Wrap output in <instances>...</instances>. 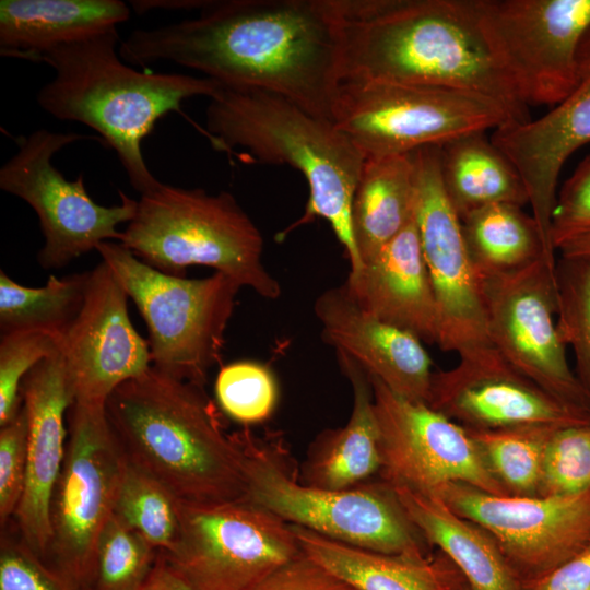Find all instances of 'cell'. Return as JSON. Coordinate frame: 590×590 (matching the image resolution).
<instances>
[{
  "label": "cell",
  "mask_w": 590,
  "mask_h": 590,
  "mask_svg": "<svg viewBox=\"0 0 590 590\" xmlns=\"http://www.w3.org/2000/svg\"><path fill=\"white\" fill-rule=\"evenodd\" d=\"M119 56L133 66L169 61L226 86L278 94L332 121L342 83L331 0H205L198 17L134 30Z\"/></svg>",
  "instance_id": "cell-1"
},
{
  "label": "cell",
  "mask_w": 590,
  "mask_h": 590,
  "mask_svg": "<svg viewBox=\"0 0 590 590\" xmlns=\"http://www.w3.org/2000/svg\"><path fill=\"white\" fill-rule=\"evenodd\" d=\"M331 3L340 27L342 83L385 81L459 90L497 103L508 123L532 119L486 33L479 0Z\"/></svg>",
  "instance_id": "cell-2"
},
{
  "label": "cell",
  "mask_w": 590,
  "mask_h": 590,
  "mask_svg": "<svg viewBox=\"0 0 590 590\" xmlns=\"http://www.w3.org/2000/svg\"><path fill=\"white\" fill-rule=\"evenodd\" d=\"M106 417L126 460L181 504L245 499V450L229 434L204 386L154 366L118 386Z\"/></svg>",
  "instance_id": "cell-3"
},
{
  "label": "cell",
  "mask_w": 590,
  "mask_h": 590,
  "mask_svg": "<svg viewBox=\"0 0 590 590\" xmlns=\"http://www.w3.org/2000/svg\"><path fill=\"white\" fill-rule=\"evenodd\" d=\"M118 40L114 27L43 54L38 62L50 66L55 78L36 99L56 119L95 130L115 150L131 186L142 194L161 184L142 155L144 138L163 116L180 113L185 99L211 98L222 84L206 76L138 71L122 62Z\"/></svg>",
  "instance_id": "cell-4"
},
{
  "label": "cell",
  "mask_w": 590,
  "mask_h": 590,
  "mask_svg": "<svg viewBox=\"0 0 590 590\" xmlns=\"http://www.w3.org/2000/svg\"><path fill=\"white\" fill-rule=\"evenodd\" d=\"M206 135L216 149L240 146L258 162L285 164L305 177L309 197L303 215L275 238L316 217L329 222L344 247L351 271L357 255L351 210L365 156L335 123L267 91L223 85L206 108Z\"/></svg>",
  "instance_id": "cell-5"
},
{
  "label": "cell",
  "mask_w": 590,
  "mask_h": 590,
  "mask_svg": "<svg viewBox=\"0 0 590 590\" xmlns=\"http://www.w3.org/2000/svg\"><path fill=\"white\" fill-rule=\"evenodd\" d=\"M120 243L166 274L185 276L188 267L204 266L263 298L281 295L279 281L262 260L260 231L225 191L210 194L161 182L141 194Z\"/></svg>",
  "instance_id": "cell-6"
},
{
  "label": "cell",
  "mask_w": 590,
  "mask_h": 590,
  "mask_svg": "<svg viewBox=\"0 0 590 590\" xmlns=\"http://www.w3.org/2000/svg\"><path fill=\"white\" fill-rule=\"evenodd\" d=\"M245 450V499L290 524L385 554L427 556L426 541L382 481L345 489L308 486L280 442L239 432Z\"/></svg>",
  "instance_id": "cell-7"
},
{
  "label": "cell",
  "mask_w": 590,
  "mask_h": 590,
  "mask_svg": "<svg viewBox=\"0 0 590 590\" xmlns=\"http://www.w3.org/2000/svg\"><path fill=\"white\" fill-rule=\"evenodd\" d=\"M96 250L146 323L152 366L205 386L209 370L221 359L241 286L221 272L202 279L166 274L121 243L102 241Z\"/></svg>",
  "instance_id": "cell-8"
},
{
  "label": "cell",
  "mask_w": 590,
  "mask_h": 590,
  "mask_svg": "<svg viewBox=\"0 0 590 590\" xmlns=\"http://www.w3.org/2000/svg\"><path fill=\"white\" fill-rule=\"evenodd\" d=\"M333 122L365 160L411 154L509 122L484 96L446 87L385 81L344 82Z\"/></svg>",
  "instance_id": "cell-9"
},
{
  "label": "cell",
  "mask_w": 590,
  "mask_h": 590,
  "mask_svg": "<svg viewBox=\"0 0 590 590\" xmlns=\"http://www.w3.org/2000/svg\"><path fill=\"white\" fill-rule=\"evenodd\" d=\"M68 440L51 505V540L42 560L72 588L92 590L97 541L114 515L127 460L105 410L71 405Z\"/></svg>",
  "instance_id": "cell-10"
},
{
  "label": "cell",
  "mask_w": 590,
  "mask_h": 590,
  "mask_svg": "<svg viewBox=\"0 0 590 590\" xmlns=\"http://www.w3.org/2000/svg\"><path fill=\"white\" fill-rule=\"evenodd\" d=\"M168 565L194 590H253L304 553L290 523L246 499L179 505Z\"/></svg>",
  "instance_id": "cell-11"
},
{
  "label": "cell",
  "mask_w": 590,
  "mask_h": 590,
  "mask_svg": "<svg viewBox=\"0 0 590 590\" xmlns=\"http://www.w3.org/2000/svg\"><path fill=\"white\" fill-rule=\"evenodd\" d=\"M85 138L90 139L38 129L16 140L17 152L0 168L1 190L24 200L38 217L45 244L37 261L45 270L60 269L102 241L120 240L118 225L135 214L138 201L122 191L119 204H97L86 191L83 174L68 180L52 165L56 153Z\"/></svg>",
  "instance_id": "cell-12"
},
{
  "label": "cell",
  "mask_w": 590,
  "mask_h": 590,
  "mask_svg": "<svg viewBox=\"0 0 590 590\" xmlns=\"http://www.w3.org/2000/svg\"><path fill=\"white\" fill-rule=\"evenodd\" d=\"M492 346L517 371L556 399L590 411L557 328L556 263L542 258L483 281Z\"/></svg>",
  "instance_id": "cell-13"
},
{
  "label": "cell",
  "mask_w": 590,
  "mask_h": 590,
  "mask_svg": "<svg viewBox=\"0 0 590 590\" xmlns=\"http://www.w3.org/2000/svg\"><path fill=\"white\" fill-rule=\"evenodd\" d=\"M369 378L379 435L380 481L426 493L463 483L488 494L508 495L465 427Z\"/></svg>",
  "instance_id": "cell-14"
},
{
  "label": "cell",
  "mask_w": 590,
  "mask_h": 590,
  "mask_svg": "<svg viewBox=\"0 0 590 590\" xmlns=\"http://www.w3.org/2000/svg\"><path fill=\"white\" fill-rule=\"evenodd\" d=\"M415 164L414 216L438 310V346L459 358L492 349L483 281L469 256L461 220L445 192L439 146L412 153Z\"/></svg>",
  "instance_id": "cell-15"
},
{
  "label": "cell",
  "mask_w": 590,
  "mask_h": 590,
  "mask_svg": "<svg viewBox=\"0 0 590 590\" xmlns=\"http://www.w3.org/2000/svg\"><path fill=\"white\" fill-rule=\"evenodd\" d=\"M433 494L491 535L524 589L590 545V488L498 496L449 483Z\"/></svg>",
  "instance_id": "cell-16"
},
{
  "label": "cell",
  "mask_w": 590,
  "mask_h": 590,
  "mask_svg": "<svg viewBox=\"0 0 590 590\" xmlns=\"http://www.w3.org/2000/svg\"><path fill=\"white\" fill-rule=\"evenodd\" d=\"M486 33L528 106H555L577 84L590 0H479Z\"/></svg>",
  "instance_id": "cell-17"
},
{
  "label": "cell",
  "mask_w": 590,
  "mask_h": 590,
  "mask_svg": "<svg viewBox=\"0 0 590 590\" xmlns=\"http://www.w3.org/2000/svg\"><path fill=\"white\" fill-rule=\"evenodd\" d=\"M127 298L104 261L90 271L84 304L61 342L71 405L104 410L118 386L151 367L149 342L133 328Z\"/></svg>",
  "instance_id": "cell-18"
},
{
  "label": "cell",
  "mask_w": 590,
  "mask_h": 590,
  "mask_svg": "<svg viewBox=\"0 0 590 590\" xmlns=\"http://www.w3.org/2000/svg\"><path fill=\"white\" fill-rule=\"evenodd\" d=\"M427 404L472 429L590 422V411L556 399L512 368L494 347L434 373Z\"/></svg>",
  "instance_id": "cell-19"
},
{
  "label": "cell",
  "mask_w": 590,
  "mask_h": 590,
  "mask_svg": "<svg viewBox=\"0 0 590 590\" xmlns=\"http://www.w3.org/2000/svg\"><path fill=\"white\" fill-rule=\"evenodd\" d=\"M577 76L574 90L545 115L503 125L491 137L521 176L532 215L553 252L551 221L558 176L568 157L590 142V26L579 45Z\"/></svg>",
  "instance_id": "cell-20"
},
{
  "label": "cell",
  "mask_w": 590,
  "mask_h": 590,
  "mask_svg": "<svg viewBox=\"0 0 590 590\" xmlns=\"http://www.w3.org/2000/svg\"><path fill=\"white\" fill-rule=\"evenodd\" d=\"M20 394L28 420L27 469L14 528L43 560L51 540L50 505L66 456V417L73 402L62 355L36 365L23 379Z\"/></svg>",
  "instance_id": "cell-21"
},
{
  "label": "cell",
  "mask_w": 590,
  "mask_h": 590,
  "mask_svg": "<svg viewBox=\"0 0 590 590\" xmlns=\"http://www.w3.org/2000/svg\"><path fill=\"white\" fill-rule=\"evenodd\" d=\"M314 311L322 340L337 354L354 361L394 393L428 403L433 362L418 338L363 310L343 284L322 292Z\"/></svg>",
  "instance_id": "cell-22"
},
{
  "label": "cell",
  "mask_w": 590,
  "mask_h": 590,
  "mask_svg": "<svg viewBox=\"0 0 590 590\" xmlns=\"http://www.w3.org/2000/svg\"><path fill=\"white\" fill-rule=\"evenodd\" d=\"M343 285L363 310L423 343L438 344L437 304L415 216Z\"/></svg>",
  "instance_id": "cell-23"
},
{
  "label": "cell",
  "mask_w": 590,
  "mask_h": 590,
  "mask_svg": "<svg viewBox=\"0 0 590 590\" xmlns=\"http://www.w3.org/2000/svg\"><path fill=\"white\" fill-rule=\"evenodd\" d=\"M388 486L426 543L440 550L472 590H526L495 541L480 526L433 493Z\"/></svg>",
  "instance_id": "cell-24"
},
{
  "label": "cell",
  "mask_w": 590,
  "mask_h": 590,
  "mask_svg": "<svg viewBox=\"0 0 590 590\" xmlns=\"http://www.w3.org/2000/svg\"><path fill=\"white\" fill-rule=\"evenodd\" d=\"M130 17L120 0H1L0 54L38 62L61 45L106 32Z\"/></svg>",
  "instance_id": "cell-25"
},
{
  "label": "cell",
  "mask_w": 590,
  "mask_h": 590,
  "mask_svg": "<svg viewBox=\"0 0 590 590\" xmlns=\"http://www.w3.org/2000/svg\"><path fill=\"white\" fill-rule=\"evenodd\" d=\"M353 392L347 424L322 432L310 446L299 481L308 486L345 489L357 486L380 470L379 435L371 382L351 358L337 354Z\"/></svg>",
  "instance_id": "cell-26"
},
{
  "label": "cell",
  "mask_w": 590,
  "mask_h": 590,
  "mask_svg": "<svg viewBox=\"0 0 590 590\" xmlns=\"http://www.w3.org/2000/svg\"><path fill=\"white\" fill-rule=\"evenodd\" d=\"M291 527L308 558L357 590H457L464 581L445 556L385 554Z\"/></svg>",
  "instance_id": "cell-27"
},
{
  "label": "cell",
  "mask_w": 590,
  "mask_h": 590,
  "mask_svg": "<svg viewBox=\"0 0 590 590\" xmlns=\"http://www.w3.org/2000/svg\"><path fill=\"white\" fill-rule=\"evenodd\" d=\"M415 164L413 154L365 161L352 210V233L364 264L414 217Z\"/></svg>",
  "instance_id": "cell-28"
},
{
  "label": "cell",
  "mask_w": 590,
  "mask_h": 590,
  "mask_svg": "<svg viewBox=\"0 0 590 590\" xmlns=\"http://www.w3.org/2000/svg\"><path fill=\"white\" fill-rule=\"evenodd\" d=\"M439 165L445 192L460 220L492 204L529 203L518 170L484 132L440 145Z\"/></svg>",
  "instance_id": "cell-29"
},
{
  "label": "cell",
  "mask_w": 590,
  "mask_h": 590,
  "mask_svg": "<svg viewBox=\"0 0 590 590\" xmlns=\"http://www.w3.org/2000/svg\"><path fill=\"white\" fill-rule=\"evenodd\" d=\"M465 246L482 281L544 258L556 263L532 214L511 203L492 204L461 219Z\"/></svg>",
  "instance_id": "cell-30"
},
{
  "label": "cell",
  "mask_w": 590,
  "mask_h": 590,
  "mask_svg": "<svg viewBox=\"0 0 590 590\" xmlns=\"http://www.w3.org/2000/svg\"><path fill=\"white\" fill-rule=\"evenodd\" d=\"M90 271L26 287L0 270V332L43 331L62 338L85 299Z\"/></svg>",
  "instance_id": "cell-31"
},
{
  "label": "cell",
  "mask_w": 590,
  "mask_h": 590,
  "mask_svg": "<svg viewBox=\"0 0 590 590\" xmlns=\"http://www.w3.org/2000/svg\"><path fill=\"white\" fill-rule=\"evenodd\" d=\"M555 428L467 429L508 495L534 496L541 482L545 447Z\"/></svg>",
  "instance_id": "cell-32"
},
{
  "label": "cell",
  "mask_w": 590,
  "mask_h": 590,
  "mask_svg": "<svg viewBox=\"0 0 590 590\" xmlns=\"http://www.w3.org/2000/svg\"><path fill=\"white\" fill-rule=\"evenodd\" d=\"M179 505L166 487L127 461L114 514L161 552L177 542Z\"/></svg>",
  "instance_id": "cell-33"
},
{
  "label": "cell",
  "mask_w": 590,
  "mask_h": 590,
  "mask_svg": "<svg viewBox=\"0 0 590 590\" xmlns=\"http://www.w3.org/2000/svg\"><path fill=\"white\" fill-rule=\"evenodd\" d=\"M557 328L590 399V256L557 257Z\"/></svg>",
  "instance_id": "cell-34"
},
{
  "label": "cell",
  "mask_w": 590,
  "mask_h": 590,
  "mask_svg": "<svg viewBox=\"0 0 590 590\" xmlns=\"http://www.w3.org/2000/svg\"><path fill=\"white\" fill-rule=\"evenodd\" d=\"M160 551L115 514L97 541L92 590H134L153 570Z\"/></svg>",
  "instance_id": "cell-35"
},
{
  "label": "cell",
  "mask_w": 590,
  "mask_h": 590,
  "mask_svg": "<svg viewBox=\"0 0 590 590\" xmlns=\"http://www.w3.org/2000/svg\"><path fill=\"white\" fill-rule=\"evenodd\" d=\"M215 394L226 415L243 424L267 420L278 402V384L270 368L252 361L222 366L215 381Z\"/></svg>",
  "instance_id": "cell-36"
},
{
  "label": "cell",
  "mask_w": 590,
  "mask_h": 590,
  "mask_svg": "<svg viewBox=\"0 0 590 590\" xmlns=\"http://www.w3.org/2000/svg\"><path fill=\"white\" fill-rule=\"evenodd\" d=\"M589 488L590 422L555 428L545 447L538 495H571Z\"/></svg>",
  "instance_id": "cell-37"
},
{
  "label": "cell",
  "mask_w": 590,
  "mask_h": 590,
  "mask_svg": "<svg viewBox=\"0 0 590 590\" xmlns=\"http://www.w3.org/2000/svg\"><path fill=\"white\" fill-rule=\"evenodd\" d=\"M62 338L43 331H16L0 339V426L19 411L21 385L40 362L61 354Z\"/></svg>",
  "instance_id": "cell-38"
},
{
  "label": "cell",
  "mask_w": 590,
  "mask_h": 590,
  "mask_svg": "<svg viewBox=\"0 0 590 590\" xmlns=\"http://www.w3.org/2000/svg\"><path fill=\"white\" fill-rule=\"evenodd\" d=\"M28 420L23 403L17 413L0 426V522L14 517L23 495L27 469Z\"/></svg>",
  "instance_id": "cell-39"
},
{
  "label": "cell",
  "mask_w": 590,
  "mask_h": 590,
  "mask_svg": "<svg viewBox=\"0 0 590 590\" xmlns=\"http://www.w3.org/2000/svg\"><path fill=\"white\" fill-rule=\"evenodd\" d=\"M0 590H85L72 588L51 573L24 543L16 529L2 530Z\"/></svg>",
  "instance_id": "cell-40"
},
{
  "label": "cell",
  "mask_w": 590,
  "mask_h": 590,
  "mask_svg": "<svg viewBox=\"0 0 590 590\" xmlns=\"http://www.w3.org/2000/svg\"><path fill=\"white\" fill-rule=\"evenodd\" d=\"M590 233V155L557 191L551 239L557 251L567 240Z\"/></svg>",
  "instance_id": "cell-41"
},
{
  "label": "cell",
  "mask_w": 590,
  "mask_h": 590,
  "mask_svg": "<svg viewBox=\"0 0 590 590\" xmlns=\"http://www.w3.org/2000/svg\"><path fill=\"white\" fill-rule=\"evenodd\" d=\"M253 590H357L305 554L285 564Z\"/></svg>",
  "instance_id": "cell-42"
},
{
  "label": "cell",
  "mask_w": 590,
  "mask_h": 590,
  "mask_svg": "<svg viewBox=\"0 0 590 590\" xmlns=\"http://www.w3.org/2000/svg\"><path fill=\"white\" fill-rule=\"evenodd\" d=\"M526 590H590V545Z\"/></svg>",
  "instance_id": "cell-43"
},
{
  "label": "cell",
  "mask_w": 590,
  "mask_h": 590,
  "mask_svg": "<svg viewBox=\"0 0 590 590\" xmlns=\"http://www.w3.org/2000/svg\"><path fill=\"white\" fill-rule=\"evenodd\" d=\"M134 590H194L168 565L160 552L157 562L145 579Z\"/></svg>",
  "instance_id": "cell-44"
},
{
  "label": "cell",
  "mask_w": 590,
  "mask_h": 590,
  "mask_svg": "<svg viewBox=\"0 0 590 590\" xmlns=\"http://www.w3.org/2000/svg\"><path fill=\"white\" fill-rule=\"evenodd\" d=\"M557 251L559 257L590 256V233L567 240Z\"/></svg>",
  "instance_id": "cell-45"
},
{
  "label": "cell",
  "mask_w": 590,
  "mask_h": 590,
  "mask_svg": "<svg viewBox=\"0 0 590 590\" xmlns=\"http://www.w3.org/2000/svg\"><path fill=\"white\" fill-rule=\"evenodd\" d=\"M457 590H472L468 583L464 581L461 582V585L457 588Z\"/></svg>",
  "instance_id": "cell-46"
}]
</instances>
